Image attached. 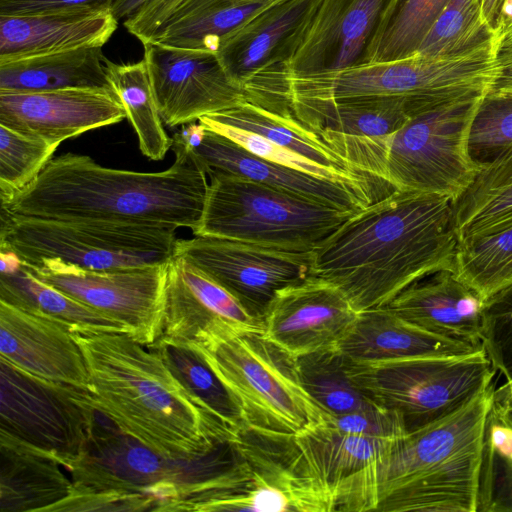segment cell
Segmentation results:
<instances>
[{
	"label": "cell",
	"mask_w": 512,
	"mask_h": 512,
	"mask_svg": "<svg viewBox=\"0 0 512 512\" xmlns=\"http://www.w3.org/2000/svg\"><path fill=\"white\" fill-rule=\"evenodd\" d=\"M454 200L394 190L348 218L314 252L312 275L357 312L387 306L423 276L456 268Z\"/></svg>",
	"instance_id": "cell-1"
},
{
	"label": "cell",
	"mask_w": 512,
	"mask_h": 512,
	"mask_svg": "<svg viewBox=\"0 0 512 512\" xmlns=\"http://www.w3.org/2000/svg\"><path fill=\"white\" fill-rule=\"evenodd\" d=\"M175 161L159 172L107 168L86 155L52 158L2 210L44 219L187 227L202 217L208 175L191 149L173 140Z\"/></svg>",
	"instance_id": "cell-2"
},
{
	"label": "cell",
	"mask_w": 512,
	"mask_h": 512,
	"mask_svg": "<svg viewBox=\"0 0 512 512\" xmlns=\"http://www.w3.org/2000/svg\"><path fill=\"white\" fill-rule=\"evenodd\" d=\"M68 472V512H199L210 501L242 491L251 477L238 438L200 456L173 457L114 425L98 424L88 452Z\"/></svg>",
	"instance_id": "cell-3"
},
{
	"label": "cell",
	"mask_w": 512,
	"mask_h": 512,
	"mask_svg": "<svg viewBox=\"0 0 512 512\" xmlns=\"http://www.w3.org/2000/svg\"><path fill=\"white\" fill-rule=\"evenodd\" d=\"M84 356L93 407L161 454L196 457L236 439L174 377L160 354L128 334L71 332Z\"/></svg>",
	"instance_id": "cell-4"
},
{
	"label": "cell",
	"mask_w": 512,
	"mask_h": 512,
	"mask_svg": "<svg viewBox=\"0 0 512 512\" xmlns=\"http://www.w3.org/2000/svg\"><path fill=\"white\" fill-rule=\"evenodd\" d=\"M494 386L450 415L396 438L354 481L340 511L478 512Z\"/></svg>",
	"instance_id": "cell-5"
},
{
	"label": "cell",
	"mask_w": 512,
	"mask_h": 512,
	"mask_svg": "<svg viewBox=\"0 0 512 512\" xmlns=\"http://www.w3.org/2000/svg\"><path fill=\"white\" fill-rule=\"evenodd\" d=\"M483 97L427 107L389 136L357 139L354 164L395 190L455 201L480 170L470 154L469 136Z\"/></svg>",
	"instance_id": "cell-6"
},
{
	"label": "cell",
	"mask_w": 512,
	"mask_h": 512,
	"mask_svg": "<svg viewBox=\"0 0 512 512\" xmlns=\"http://www.w3.org/2000/svg\"><path fill=\"white\" fill-rule=\"evenodd\" d=\"M188 344L227 388L246 429L292 438L330 415L304 389L296 358L263 330L230 331Z\"/></svg>",
	"instance_id": "cell-7"
},
{
	"label": "cell",
	"mask_w": 512,
	"mask_h": 512,
	"mask_svg": "<svg viewBox=\"0 0 512 512\" xmlns=\"http://www.w3.org/2000/svg\"><path fill=\"white\" fill-rule=\"evenodd\" d=\"M208 177L202 217L193 231L195 236L313 253L356 213L240 176L212 174Z\"/></svg>",
	"instance_id": "cell-8"
},
{
	"label": "cell",
	"mask_w": 512,
	"mask_h": 512,
	"mask_svg": "<svg viewBox=\"0 0 512 512\" xmlns=\"http://www.w3.org/2000/svg\"><path fill=\"white\" fill-rule=\"evenodd\" d=\"M176 229L25 217L1 209L0 245L24 263L56 258L89 270H119L166 264L175 251Z\"/></svg>",
	"instance_id": "cell-9"
},
{
	"label": "cell",
	"mask_w": 512,
	"mask_h": 512,
	"mask_svg": "<svg viewBox=\"0 0 512 512\" xmlns=\"http://www.w3.org/2000/svg\"><path fill=\"white\" fill-rule=\"evenodd\" d=\"M495 369L484 349L463 356H425L355 363L350 372L378 406L412 432L463 407L492 385Z\"/></svg>",
	"instance_id": "cell-10"
},
{
	"label": "cell",
	"mask_w": 512,
	"mask_h": 512,
	"mask_svg": "<svg viewBox=\"0 0 512 512\" xmlns=\"http://www.w3.org/2000/svg\"><path fill=\"white\" fill-rule=\"evenodd\" d=\"M96 412L89 391L0 357V431L49 454L67 471L89 450Z\"/></svg>",
	"instance_id": "cell-11"
},
{
	"label": "cell",
	"mask_w": 512,
	"mask_h": 512,
	"mask_svg": "<svg viewBox=\"0 0 512 512\" xmlns=\"http://www.w3.org/2000/svg\"><path fill=\"white\" fill-rule=\"evenodd\" d=\"M22 263L41 281L125 325L141 344L159 338L166 264L99 271L56 258Z\"/></svg>",
	"instance_id": "cell-12"
},
{
	"label": "cell",
	"mask_w": 512,
	"mask_h": 512,
	"mask_svg": "<svg viewBox=\"0 0 512 512\" xmlns=\"http://www.w3.org/2000/svg\"><path fill=\"white\" fill-rule=\"evenodd\" d=\"M175 253L214 279L261 321L278 290L313 276V253L243 241L210 236L177 239Z\"/></svg>",
	"instance_id": "cell-13"
},
{
	"label": "cell",
	"mask_w": 512,
	"mask_h": 512,
	"mask_svg": "<svg viewBox=\"0 0 512 512\" xmlns=\"http://www.w3.org/2000/svg\"><path fill=\"white\" fill-rule=\"evenodd\" d=\"M251 477L238 492L204 505L201 512H331L333 495L303 470L292 438H270L251 430L239 434Z\"/></svg>",
	"instance_id": "cell-14"
},
{
	"label": "cell",
	"mask_w": 512,
	"mask_h": 512,
	"mask_svg": "<svg viewBox=\"0 0 512 512\" xmlns=\"http://www.w3.org/2000/svg\"><path fill=\"white\" fill-rule=\"evenodd\" d=\"M156 104L169 127L232 108L247 100L215 52L143 43Z\"/></svg>",
	"instance_id": "cell-15"
},
{
	"label": "cell",
	"mask_w": 512,
	"mask_h": 512,
	"mask_svg": "<svg viewBox=\"0 0 512 512\" xmlns=\"http://www.w3.org/2000/svg\"><path fill=\"white\" fill-rule=\"evenodd\" d=\"M394 0H317L294 35L282 73L307 75L365 63L381 20Z\"/></svg>",
	"instance_id": "cell-16"
},
{
	"label": "cell",
	"mask_w": 512,
	"mask_h": 512,
	"mask_svg": "<svg viewBox=\"0 0 512 512\" xmlns=\"http://www.w3.org/2000/svg\"><path fill=\"white\" fill-rule=\"evenodd\" d=\"M238 330H263V323L224 287L174 251L165 266L158 339L198 343L212 335Z\"/></svg>",
	"instance_id": "cell-17"
},
{
	"label": "cell",
	"mask_w": 512,
	"mask_h": 512,
	"mask_svg": "<svg viewBox=\"0 0 512 512\" xmlns=\"http://www.w3.org/2000/svg\"><path fill=\"white\" fill-rule=\"evenodd\" d=\"M358 313L337 286L310 276L276 292L263 331L296 358L335 347Z\"/></svg>",
	"instance_id": "cell-18"
},
{
	"label": "cell",
	"mask_w": 512,
	"mask_h": 512,
	"mask_svg": "<svg viewBox=\"0 0 512 512\" xmlns=\"http://www.w3.org/2000/svg\"><path fill=\"white\" fill-rule=\"evenodd\" d=\"M124 118L125 109L110 89L0 90V125L57 145Z\"/></svg>",
	"instance_id": "cell-19"
},
{
	"label": "cell",
	"mask_w": 512,
	"mask_h": 512,
	"mask_svg": "<svg viewBox=\"0 0 512 512\" xmlns=\"http://www.w3.org/2000/svg\"><path fill=\"white\" fill-rule=\"evenodd\" d=\"M191 150L208 176L244 177L340 210L357 212L381 198L367 188L320 178L257 157L206 127L201 141Z\"/></svg>",
	"instance_id": "cell-20"
},
{
	"label": "cell",
	"mask_w": 512,
	"mask_h": 512,
	"mask_svg": "<svg viewBox=\"0 0 512 512\" xmlns=\"http://www.w3.org/2000/svg\"><path fill=\"white\" fill-rule=\"evenodd\" d=\"M0 357L40 377L89 391L82 351L61 323L0 300Z\"/></svg>",
	"instance_id": "cell-21"
},
{
	"label": "cell",
	"mask_w": 512,
	"mask_h": 512,
	"mask_svg": "<svg viewBox=\"0 0 512 512\" xmlns=\"http://www.w3.org/2000/svg\"><path fill=\"white\" fill-rule=\"evenodd\" d=\"M484 304L456 270L441 269L412 283L385 307L429 333L483 347Z\"/></svg>",
	"instance_id": "cell-22"
},
{
	"label": "cell",
	"mask_w": 512,
	"mask_h": 512,
	"mask_svg": "<svg viewBox=\"0 0 512 512\" xmlns=\"http://www.w3.org/2000/svg\"><path fill=\"white\" fill-rule=\"evenodd\" d=\"M110 9H76L25 16H0V63L102 47L117 29Z\"/></svg>",
	"instance_id": "cell-23"
},
{
	"label": "cell",
	"mask_w": 512,
	"mask_h": 512,
	"mask_svg": "<svg viewBox=\"0 0 512 512\" xmlns=\"http://www.w3.org/2000/svg\"><path fill=\"white\" fill-rule=\"evenodd\" d=\"M396 438L341 429L329 415L292 437V442L305 473L333 495L339 511L354 481L385 454Z\"/></svg>",
	"instance_id": "cell-24"
},
{
	"label": "cell",
	"mask_w": 512,
	"mask_h": 512,
	"mask_svg": "<svg viewBox=\"0 0 512 512\" xmlns=\"http://www.w3.org/2000/svg\"><path fill=\"white\" fill-rule=\"evenodd\" d=\"M316 3L273 2L227 35L216 55L230 79L244 89L256 74L284 62L294 35Z\"/></svg>",
	"instance_id": "cell-25"
},
{
	"label": "cell",
	"mask_w": 512,
	"mask_h": 512,
	"mask_svg": "<svg viewBox=\"0 0 512 512\" xmlns=\"http://www.w3.org/2000/svg\"><path fill=\"white\" fill-rule=\"evenodd\" d=\"M335 348L355 363L425 356H463L484 349L422 330L387 307L359 312Z\"/></svg>",
	"instance_id": "cell-26"
},
{
	"label": "cell",
	"mask_w": 512,
	"mask_h": 512,
	"mask_svg": "<svg viewBox=\"0 0 512 512\" xmlns=\"http://www.w3.org/2000/svg\"><path fill=\"white\" fill-rule=\"evenodd\" d=\"M61 467L49 454L0 431V512H49L72 489Z\"/></svg>",
	"instance_id": "cell-27"
},
{
	"label": "cell",
	"mask_w": 512,
	"mask_h": 512,
	"mask_svg": "<svg viewBox=\"0 0 512 512\" xmlns=\"http://www.w3.org/2000/svg\"><path fill=\"white\" fill-rule=\"evenodd\" d=\"M287 106L298 122L320 137L382 138L399 130L412 114L411 101L402 97L298 99Z\"/></svg>",
	"instance_id": "cell-28"
},
{
	"label": "cell",
	"mask_w": 512,
	"mask_h": 512,
	"mask_svg": "<svg viewBox=\"0 0 512 512\" xmlns=\"http://www.w3.org/2000/svg\"><path fill=\"white\" fill-rule=\"evenodd\" d=\"M102 47L42 54L0 63V90L18 92L105 88L109 81Z\"/></svg>",
	"instance_id": "cell-29"
},
{
	"label": "cell",
	"mask_w": 512,
	"mask_h": 512,
	"mask_svg": "<svg viewBox=\"0 0 512 512\" xmlns=\"http://www.w3.org/2000/svg\"><path fill=\"white\" fill-rule=\"evenodd\" d=\"M271 3L184 0L147 42L216 53L227 35Z\"/></svg>",
	"instance_id": "cell-30"
},
{
	"label": "cell",
	"mask_w": 512,
	"mask_h": 512,
	"mask_svg": "<svg viewBox=\"0 0 512 512\" xmlns=\"http://www.w3.org/2000/svg\"><path fill=\"white\" fill-rule=\"evenodd\" d=\"M460 242L512 222V146L480 164L471 185L454 201Z\"/></svg>",
	"instance_id": "cell-31"
},
{
	"label": "cell",
	"mask_w": 512,
	"mask_h": 512,
	"mask_svg": "<svg viewBox=\"0 0 512 512\" xmlns=\"http://www.w3.org/2000/svg\"><path fill=\"white\" fill-rule=\"evenodd\" d=\"M0 300L57 321L71 332H110L131 336L125 325L41 281L23 263L14 272L1 273Z\"/></svg>",
	"instance_id": "cell-32"
},
{
	"label": "cell",
	"mask_w": 512,
	"mask_h": 512,
	"mask_svg": "<svg viewBox=\"0 0 512 512\" xmlns=\"http://www.w3.org/2000/svg\"><path fill=\"white\" fill-rule=\"evenodd\" d=\"M204 117L258 134L279 147L323 166L371 179L360 173L329 147L317 133L302 125L294 117L280 116L247 100L232 108Z\"/></svg>",
	"instance_id": "cell-33"
},
{
	"label": "cell",
	"mask_w": 512,
	"mask_h": 512,
	"mask_svg": "<svg viewBox=\"0 0 512 512\" xmlns=\"http://www.w3.org/2000/svg\"><path fill=\"white\" fill-rule=\"evenodd\" d=\"M149 346L220 426L235 436L246 430L239 406L192 345L158 339Z\"/></svg>",
	"instance_id": "cell-34"
},
{
	"label": "cell",
	"mask_w": 512,
	"mask_h": 512,
	"mask_svg": "<svg viewBox=\"0 0 512 512\" xmlns=\"http://www.w3.org/2000/svg\"><path fill=\"white\" fill-rule=\"evenodd\" d=\"M105 68L138 137L141 152L151 160L163 159L173 141L163 128L145 59L117 64L106 58Z\"/></svg>",
	"instance_id": "cell-35"
},
{
	"label": "cell",
	"mask_w": 512,
	"mask_h": 512,
	"mask_svg": "<svg viewBox=\"0 0 512 512\" xmlns=\"http://www.w3.org/2000/svg\"><path fill=\"white\" fill-rule=\"evenodd\" d=\"M296 363L304 389L328 414L378 406L352 377L350 360L335 347L296 357Z\"/></svg>",
	"instance_id": "cell-36"
},
{
	"label": "cell",
	"mask_w": 512,
	"mask_h": 512,
	"mask_svg": "<svg viewBox=\"0 0 512 512\" xmlns=\"http://www.w3.org/2000/svg\"><path fill=\"white\" fill-rule=\"evenodd\" d=\"M451 0H394L368 48L365 63L414 56L428 31Z\"/></svg>",
	"instance_id": "cell-37"
},
{
	"label": "cell",
	"mask_w": 512,
	"mask_h": 512,
	"mask_svg": "<svg viewBox=\"0 0 512 512\" xmlns=\"http://www.w3.org/2000/svg\"><path fill=\"white\" fill-rule=\"evenodd\" d=\"M500 39L501 31L485 21L480 0H451L416 54L425 57L459 55Z\"/></svg>",
	"instance_id": "cell-38"
},
{
	"label": "cell",
	"mask_w": 512,
	"mask_h": 512,
	"mask_svg": "<svg viewBox=\"0 0 512 512\" xmlns=\"http://www.w3.org/2000/svg\"><path fill=\"white\" fill-rule=\"evenodd\" d=\"M478 512H512V420L495 403L485 429Z\"/></svg>",
	"instance_id": "cell-39"
},
{
	"label": "cell",
	"mask_w": 512,
	"mask_h": 512,
	"mask_svg": "<svg viewBox=\"0 0 512 512\" xmlns=\"http://www.w3.org/2000/svg\"><path fill=\"white\" fill-rule=\"evenodd\" d=\"M455 270L484 300L512 284V222L460 242Z\"/></svg>",
	"instance_id": "cell-40"
},
{
	"label": "cell",
	"mask_w": 512,
	"mask_h": 512,
	"mask_svg": "<svg viewBox=\"0 0 512 512\" xmlns=\"http://www.w3.org/2000/svg\"><path fill=\"white\" fill-rule=\"evenodd\" d=\"M59 145L0 125V199L8 205L52 159Z\"/></svg>",
	"instance_id": "cell-41"
},
{
	"label": "cell",
	"mask_w": 512,
	"mask_h": 512,
	"mask_svg": "<svg viewBox=\"0 0 512 512\" xmlns=\"http://www.w3.org/2000/svg\"><path fill=\"white\" fill-rule=\"evenodd\" d=\"M512 146V96L487 93L474 118L469 150L482 164Z\"/></svg>",
	"instance_id": "cell-42"
},
{
	"label": "cell",
	"mask_w": 512,
	"mask_h": 512,
	"mask_svg": "<svg viewBox=\"0 0 512 512\" xmlns=\"http://www.w3.org/2000/svg\"><path fill=\"white\" fill-rule=\"evenodd\" d=\"M482 345L494 369L512 383V284L485 300Z\"/></svg>",
	"instance_id": "cell-43"
},
{
	"label": "cell",
	"mask_w": 512,
	"mask_h": 512,
	"mask_svg": "<svg viewBox=\"0 0 512 512\" xmlns=\"http://www.w3.org/2000/svg\"><path fill=\"white\" fill-rule=\"evenodd\" d=\"M113 0H0V16H25L76 9H110Z\"/></svg>",
	"instance_id": "cell-44"
},
{
	"label": "cell",
	"mask_w": 512,
	"mask_h": 512,
	"mask_svg": "<svg viewBox=\"0 0 512 512\" xmlns=\"http://www.w3.org/2000/svg\"><path fill=\"white\" fill-rule=\"evenodd\" d=\"M184 0H152L135 15L124 21L130 34L143 44L147 42L159 27L168 19Z\"/></svg>",
	"instance_id": "cell-45"
},
{
	"label": "cell",
	"mask_w": 512,
	"mask_h": 512,
	"mask_svg": "<svg viewBox=\"0 0 512 512\" xmlns=\"http://www.w3.org/2000/svg\"><path fill=\"white\" fill-rule=\"evenodd\" d=\"M489 93L512 96V46L500 48L498 72Z\"/></svg>",
	"instance_id": "cell-46"
},
{
	"label": "cell",
	"mask_w": 512,
	"mask_h": 512,
	"mask_svg": "<svg viewBox=\"0 0 512 512\" xmlns=\"http://www.w3.org/2000/svg\"><path fill=\"white\" fill-rule=\"evenodd\" d=\"M150 1L152 0H113L110 11L117 21L120 19L126 20L135 15Z\"/></svg>",
	"instance_id": "cell-47"
},
{
	"label": "cell",
	"mask_w": 512,
	"mask_h": 512,
	"mask_svg": "<svg viewBox=\"0 0 512 512\" xmlns=\"http://www.w3.org/2000/svg\"><path fill=\"white\" fill-rule=\"evenodd\" d=\"M505 0H480L485 21L495 30H500L501 13Z\"/></svg>",
	"instance_id": "cell-48"
},
{
	"label": "cell",
	"mask_w": 512,
	"mask_h": 512,
	"mask_svg": "<svg viewBox=\"0 0 512 512\" xmlns=\"http://www.w3.org/2000/svg\"><path fill=\"white\" fill-rule=\"evenodd\" d=\"M512 46V28L501 31V45L502 47Z\"/></svg>",
	"instance_id": "cell-49"
},
{
	"label": "cell",
	"mask_w": 512,
	"mask_h": 512,
	"mask_svg": "<svg viewBox=\"0 0 512 512\" xmlns=\"http://www.w3.org/2000/svg\"><path fill=\"white\" fill-rule=\"evenodd\" d=\"M243 1H250V2H277L281 0H243Z\"/></svg>",
	"instance_id": "cell-50"
}]
</instances>
